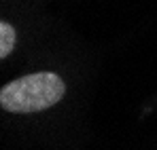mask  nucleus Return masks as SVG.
<instances>
[{
	"label": "nucleus",
	"instance_id": "nucleus-1",
	"mask_svg": "<svg viewBox=\"0 0 157 150\" xmlns=\"http://www.w3.org/2000/svg\"><path fill=\"white\" fill-rule=\"evenodd\" d=\"M64 78L53 72H36L6 82L0 89V106L6 112L30 114L55 106L64 97Z\"/></svg>",
	"mask_w": 157,
	"mask_h": 150
},
{
	"label": "nucleus",
	"instance_id": "nucleus-2",
	"mask_svg": "<svg viewBox=\"0 0 157 150\" xmlns=\"http://www.w3.org/2000/svg\"><path fill=\"white\" fill-rule=\"evenodd\" d=\"M15 40H17L15 27L6 21H2L0 24V59H6L11 55V51L15 49Z\"/></svg>",
	"mask_w": 157,
	"mask_h": 150
}]
</instances>
